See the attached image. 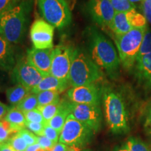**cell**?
<instances>
[{"instance_id": "cell-1", "label": "cell", "mask_w": 151, "mask_h": 151, "mask_svg": "<svg viewBox=\"0 0 151 151\" xmlns=\"http://www.w3.org/2000/svg\"><path fill=\"white\" fill-rule=\"evenodd\" d=\"M88 41L91 59L111 78L116 77L120 62L113 43L95 28H90L88 31Z\"/></svg>"}, {"instance_id": "cell-2", "label": "cell", "mask_w": 151, "mask_h": 151, "mask_svg": "<svg viewBox=\"0 0 151 151\" xmlns=\"http://www.w3.org/2000/svg\"><path fill=\"white\" fill-rule=\"evenodd\" d=\"M101 101L107 125L115 134H125L129 132L125 104L120 94L110 87L101 88Z\"/></svg>"}, {"instance_id": "cell-3", "label": "cell", "mask_w": 151, "mask_h": 151, "mask_svg": "<svg viewBox=\"0 0 151 151\" xmlns=\"http://www.w3.org/2000/svg\"><path fill=\"white\" fill-rule=\"evenodd\" d=\"M29 9V0H22L0 15V35L11 44L22 41Z\"/></svg>"}, {"instance_id": "cell-4", "label": "cell", "mask_w": 151, "mask_h": 151, "mask_svg": "<svg viewBox=\"0 0 151 151\" xmlns=\"http://www.w3.org/2000/svg\"><path fill=\"white\" fill-rule=\"evenodd\" d=\"M104 78L101 69L94 63L89 54L80 48L73 49L69 76L71 87L96 84Z\"/></svg>"}, {"instance_id": "cell-5", "label": "cell", "mask_w": 151, "mask_h": 151, "mask_svg": "<svg viewBox=\"0 0 151 151\" xmlns=\"http://www.w3.org/2000/svg\"><path fill=\"white\" fill-rule=\"evenodd\" d=\"M147 27L132 28L122 35L115 36L120 63L126 69H131L136 63Z\"/></svg>"}, {"instance_id": "cell-6", "label": "cell", "mask_w": 151, "mask_h": 151, "mask_svg": "<svg viewBox=\"0 0 151 151\" xmlns=\"http://www.w3.org/2000/svg\"><path fill=\"white\" fill-rule=\"evenodd\" d=\"M94 132L91 128L69 114L62 128L59 142L69 147L85 148L92 141Z\"/></svg>"}, {"instance_id": "cell-7", "label": "cell", "mask_w": 151, "mask_h": 151, "mask_svg": "<svg viewBox=\"0 0 151 151\" xmlns=\"http://www.w3.org/2000/svg\"><path fill=\"white\" fill-rule=\"evenodd\" d=\"M37 4L43 20L55 28L62 29L71 22V12L65 0H37Z\"/></svg>"}, {"instance_id": "cell-8", "label": "cell", "mask_w": 151, "mask_h": 151, "mask_svg": "<svg viewBox=\"0 0 151 151\" xmlns=\"http://www.w3.org/2000/svg\"><path fill=\"white\" fill-rule=\"evenodd\" d=\"M73 49L66 45H58L54 47L50 75L62 81L69 82Z\"/></svg>"}, {"instance_id": "cell-9", "label": "cell", "mask_w": 151, "mask_h": 151, "mask_svg": "<svg viewBox=\"0 0 151 151\" xmlns=\"http://www.w3.org/2000/svg\"><path fill=\"white\" fill-rule=\"evenodd\" d=\"M69 107L71 114L78 121L86 124L94 132L100 129L102 122V113L99 106L76 104L69 100Z\"/></svg>"}, {"instance_id": "cell-10", "label": "cell", "mask_w": 151, "mask_h": 151, "mask_svg": "<svg viewBox=\"0 0 151 151\" xmlns=\"http://www.w3.org/2000/svg\"><path fill=\"white\" fill-rule=\"evenodd\" d=\"M11 76L17 84L22 85L32 92L39 84L45 76L30 65L25 58V59L22 58L16 62L12 69Z\"/></svg>"}, {"instance_id": "cell-11", "label": "cell", "mask_w": 151, "mask_h": 151, "mask_svg": "<svg viewBox=\"0 0 151 151\" xmlns=\"http://www.w3.org/2000/svg\"><path fill=\"white\" fill-rule=\"evenodd\" d=\"M55 27L43 19H37L32 24L29 31L30 39L34 48L48 49L54 48Z\"/></svg>"}, {"instance_id": "cell-12", "label": "cell", "mask_w": 151, "mask_h": 151, "mask_svg": "<svg viewBox=\"0 0 151 151\" xmlns=\"http://www.w3.org/2000/svg\"><path fill=\"white\" fill-rule=\"evenodd\" d=\"M67 97L73 103L100 106L101 88L100 89L97 84L71 87L67 92Z\"/></svg>"}, {"instance_id": "cell-13", "label": "cell", "mask_w": 151, "mask_h": 151, "mask_svg": "<svg viewBox=\"0 0 151 151\" xmlns=\"http://www.w3.org/2000/svg\"><path fill=\"white\" fill-rule=\"evenodd\" d=\"M87 9L92 20L103 27H109L116 14L110 0H89Z\"/></svg>"}, {"instance_id": "cell-14", "label": "cell", "mask_w": 151, "mask_h": 151, "mask_svg": "<svg viewBox=\"0 0 151 151\" xmlns=\"http://www.w3.org/2000/svg\"><path fill=\"white\" fill-rule=\"evenodd\" d=\"M53 48L37 49L33 48L27 51L26 60L31 65L46 76L50 74Z\"/></svg>"}, {"instance_id": "cell-15", "label": "cell", "mask_w": 151, "mask_h": 151, "mask_svg": "<svg viewBox=\"0 0 151 151\" xmlns=\"http://www.w3.org/2000/svg\"><path fill=\"white\" fill-rule=\"evenodd\" d=\"M136 76L138 81L146 89H151V52L136 60Z\"/></svg>"}, {"instance_id": "cell-16", "label": "cell", "mask_w": 151, "mask_h": 151, "mask_svg": "<svg viewBox=\"0 0 151 151\" xmlns=\"http://www.w3.org/2000/svg\"><path fill=\"white\" fill-rule=\"evenodd\" d=\"M16 63L12 44L0 35V69L6 71H12Z\"/></svg>"}, {"instance_id": "cell-17", "label": "cell", "mask_w": 151, "mask_h": 151, "mask_svg": "<svg viewBox=\"0 0 151 151\" xmlns=\"http://www.w3.org/2000/svg\"><path fill=\"white\" fill-rule=\"evenodd\" d=\"M69 85V82L60 80L50 74L45 76L39 83V84L32 90V92L37 94L42 91L50 90V91H57L61 93L67 89Z\"/></svg>"}, {"instance_id": "cell-18", "label": "cell", "mask_w": 151, "mask_h": 151, "mask_svg": "<svg viewBox=\"0 0 151 151\" xmlns=\"http://www.w3.org/2000/svg\"><path fill=\"white\" fill-rule=\"evenodd\" d=\"M109 28L115 36L122 35L131 30L132 27L129 23L127 12H116Z\"/></svg>"}, {"instance_id": "cell-19", "label": "cell", "mask_w": 151, "mask_h": 151, "mask_svg": "<svg viewBox=\"0 0 151 151\" xmlns=\"http://www.w3.org/2000/svg\"><path fill=\"white\" fill-rule=\"evenodd\" d=\"M70 109L69 107V100H60V109L55 116L51 120H49L47 124L49 126L61 132L66 120L70 114Z\"/></svg>"}, {"instance_id": "cell-20", "label": "cell", "mask_w": 151, "mask_h": 151, "mask_svg": "<svg viewBox=\"0 0 151 151\" xmlns=\"http://www.w3.org/2000/svg\"><path fill=\"white\" fill-rule=\"evenodd\" d=\"M4 119L11 124L13 134L18 133L24 128H26V119L24 118V113L16 107H11Z\"/></svg>"}, {"instance_id": "cell-21", "label": "cell", "mask_w": 151, "mask_h": 151, "mask_svg": "<svg viewBox=\"0 0 151 151\" xmlns=\"http://www.w3.org/2000/svg\"><path fill=\"white\" fill-rule=\"evenodd\" d=\"M29 90L27 89L20 84H16V86L8 88L6 91V96L9 103L12 107H16L24 97L31 93Z\"/></svg>"}, {"instance_id": "cell-22", "label": "cell", "mask_w": 151, "mask_h": 151, "mask_svg": "<svg viewBox=\"0 0 151 151\" xmlns=\"http://www.w3.org/2000/svg\"><path fill=\"white\" fill-rule=\"evenodd\" d=\"M39 106H46L60 101V92L57 91H42L37 94Z\"/></svg>"}, {"instance_id": "cell-23", "label": "cell", "mask_w": 151, "mask_h": 151, "mask_svg": "<svg viewBox=\"0 0 151 151\" xmlns=\"http://www.w3.org/2000/svg\"><path fill=\"white\" fill-rule=\"evenodd\" d=\"M38 106H39V103H38L37 94L31 92L27 97H24L16 107L22 112L24 113L37 109Z\"/></svg>"}, {"instance_id": "cell-24", "label": "cell", "mask_w": 151, "mask_h": 151, "mask_svg": "<svg viewBox=\"0 0 151 151\" xmlns=\"http://www.w3.org/2000/svg\"><path fill=\"white\" fill-rule=\"evenodd\" d=\"M123 146L128 151H150L148 145L137 137H129Z\"/></svg>"}, {"instance_id": "cell-25", "label": "cell", "mask_w": 151, "mask_h": 151, "mask_svg": "<svg viewBox=\"0 0 151 151\" xmlns=\"http://www.w3.org/2000/svg\"><path fill=\"white\" fill-rule=\"evenodd\" d=\"M60 101L58 102L52 103L50 104H48L46 106H38V109L40 111L41 115H42L43 119L47 123L49 120H50L55 114L58 113L60 109Z\"/></svg>"}, {"instance_id": "cell-26", "label": "cell", "mask_w": 151, "mask_h": 151, "mask_svg": "<svg viewBox=\"0 0 151 151\" xmlns=\"http://www.w3.org/2000/svg\"><path fill=\"white\" fill-rule=\"evenodd\" d=\"M127 15L132 28H142L147 26V20L145 16L138 13L136 9L128 11Z\"/></svg>"}, {"instance_id": "cell-27", "label": "cell", "mask_w": 151, "mask_h": 151, "mask_svg": "<svg viewBox=\"0 0 151 151\" xmlns=\"http://www.w3.org/2000/svg\"><path fill=\"white\" fill-rule=\"evenodd\" d=\"M7 142L16 151H24L28 147L27 143L21 136L18 134V133L14 134L11 136Z\"/></svg>"}, {"instance_id": "cell-28", "label": "cell", "mask_w": 151, "mask_h": 151, "mask_svg": "<svg viewBox=\"0 0 151 151\" xmlns=\"http://www.w3.org/2000/svg\"><path fill=\"white\" fill-rule=\"evenodd\" d=\"M110 1L116 12H128L135 9L134 4L128 0H110Z\"/></svg>"}, {"instance_id": "cell-29", "label": "cell", "mask_w": 151, "mask_h": 151, "mask_svg": "<svg viewBox=\"0 0 151 151\" xmlns=\"http://www.w3.org/2000/svg\"><path fill=\"white\" fill-rule=\"evenodd\" d=\"M151 52V30L147 28L137 58Z\"/></svg>"}, {"instance_id": "cell-30", "label": "cell", "mask_w": 151, "mask_h": 151, "mask_svg": "<svg viewBox=\"0 0 151 151\" xmlns=\"http://www.w3.org/2000/svg\"><path fill=\"white\" fill-rule=\"evenodd\" d=\"M24 118L27 122H38V123L46 124V122L43 119L42 115L38 109H34V110L27 111L24 113Z\"/></svg>"}, {"instance_id": "cell-31", "label": "cell", "mask_w": 151, "mask_h": 151, "mask_svg": "<svg viewBox=\"0 0 151 151\" xmlns=\"http://www.w3.org/2000/svg\"><path fill=\"white\" fill-rule=\"evenodd\" d=\"M18 133L19 135L23 138L24 140L27 143L28 146L37 143V136L29 131V129H27V128H24L20 132H18Z\"/></svg>"}, {"instance_id": "cell-32", "label": "cell", "mask_w": 151, "mask_h": 151, "mask_svg": "<svg viewBox=\"0 0 151 151\" xmlns=\"http://www.w3.org/2000/svg\"><path fill=\"white\" fill-rule=\"evenodd\" d=\"M60 135V132L57 131L56 129H53V128L49 126L48 124H46L44 127V130H43V135L46 137L48 139L52 141V142L55 143H57L59 142V138Z\"/></svg>"}, {"instance_id": "cell-33", "label": "cell", "mask_w": 151, "mask_h": 151, "mask_svg": "<svg viewBox=\"0 0 151 151\" xmlns=\"http://www.w3.org/2000/svg\"><path fill=\"white\" fill-rule=\"evenodd\" d=\"M46 124L26 121L25 127L27 128V129H29V131H31L32 133L35 134V135L43 136V130H44V127Z\"/></svg>"}, {"instance_id": "cell-34", "label": "cell", "mask_w": 151, "mask_h": 151, "mask_svg": "<svg viewBox=\"0 0 151 151\" xmlns=\"http://www.w3.org/2000/svg\"><path fill=\"white\" fill-rule=\"evenodd\" d=\"M37 143L45 151H49L56 144L45 136H37Z\"/></svg>"}, {"instance_id": "cell-35", "label": "cell", "mask_w": 151, "mask_h": 151, "mask_svg": "<svg viewBox=\"0 0 151 151\" xmlns=\"http://www.w3.org/2000/svg\"><path fill=\"white\" fill-rule=\"evenodd\" d=\"M141 9L146 20L151 25V0H143Z\"/></svg>"}, {"instance_id": "cell-36", "label": "cell", "mask_w": 151, "mask_h": 151, "mask_svg": "<svg viewBox=\"0 0 151 151\" xmlns=\"http://www.w3.org/2000/svg\"><path fill=\"white\" fill-rule=\"evenodd\" d=\"M22 1V0H0V15Z\"/></svg>"}, {"instance_id": "cell-37", "label": "cell", "mask_w": 151, "mask_h": 151, "mask_svg": "<svg viewBox=\"0 0 151 151\" xmlns=\"http://www.w3.org/2000/svg\"><path fill=\"white\" fill-rule=\"evenodd\" d=\"M11 134H12L11 132L4 126L2 122L0 120V143H2L8 141Z\"/></svg>"}, {"instance_id": "cell-38", "label": "cell", "mask_w": 151, "mask_h": 151, "mask_svg": "<svg viewBox=\"0 0 151 151\" xmlns=\"http://www.w3.org/2000/svg\"><path fill=\"white\" fill-rule=\"evenodd\" d=\"M11 107H9L5 104L0 101V120H3L5 118L6 115L7 114Z\"/></svg>"}, {"instance_id": "cell-39", "label": "cell", "mask_w": 151, "mask_h": 151, "mask_svg": "<svg viewBox=\"0 0 151 151\" xmlns=\"http://www.w3.org/2000/svg\"><path fill=\"white\" fill-rule=\"evenodd\" d=\"M69 146L60 142L57 143L49 151H67Z\"/></svg>"}, {"instance_id": "cell-40", "label": "cell", "mask_w": 151, "mask_h": 151, "mask_svg": "<svg viewBox=\"0 0 151 151\" xmlns=\"http://www.w3.org/2000/svg\"><path fill=\"white\" fill-rule=\"evenodd\" d=\"M0 151H16L11 146L9 143L6 141L2 143H0Z\"/></svg>"}, {"instance_id": "cell-41", "label": "cell", "mask_w": 151, "mask_h": 151, "mask_svg": "<svg viewBox=\"0 0 151 151\" xmlns=\"http://www.w3.org/2000/svg\"><path fill=\"white\" fill-rule=\"evenodd\" d=\"M146 127L147 128V129H148V131L150 132L151 134V109L149 111L148 116H147Z\"/></svg>"}, {"instance_id": "cell-42", "label": "cell", "mask_w": 151, "mask_h": 151, "mask_svg": "<svg viewBox=\"0 0 151 151\" xmlns=\"http://www.w3.org/2000/svg\"><path fill=\"white\" fill-rule=\"evenodd\" d=\"M40 149V146L38 143L29 146L24 151H38Z\"/></svg>"}, {"instance_id": "cell-43", "label": "cell", "mask_w": 151, "mask_h": 151, "mask_svg": "<svg viewBox=\"0 0 151 151\" xmlns=\"http://www.w3.org/2000/svg\"><path fill=\"white\" fill-rule=\"evenodd\" d=\"M67 151H90V150L89 149H87L85 148H79V147L71 146L69 147Z\"/></svg>"}, {"instance_id": "cell-44", "label": "cell", "mask_w": 151, "mask_h": 151, "mask_svg": "<svg viewBox=\"0 0 151 151\" xmlns=\"http://www.w3.org/2000/svg\"><path fill=\"white\" fill-rule=\"evenodd\" d=\"M128 1H129V2H131L132 4H134V3H137V2H139V1H143V0H128Z\"/></svg>"}, {"instance_id": "cell-45", "label": "cell", "mask_w": 151, "mask_h": 151, "mask_svg": "<svg viewBox=\"0 0 151 151\" xmlns=\"http://www.w3.org/2000/svg\"><path fill=\"white\" fill-rule=\"evenodd\" d=\"M114 151H118V150H117V149H116V150H115Z\"/></svg>"}, {"instance_id": "cell-46", "label": "cell", "mask_w": 151, "mask_h": 151, "mask_svg": "<svg viewBox=\"0 0 151 151\" xmlns=\"http://www.w3.org/2000/svg\"><path fill=\"white\" fill-rule=\"evenodd\" d=\"M65 1H68V0H65Z\"/></svg>"}, {"instance_id": "cell-47", "label": "cell", "mask_w": 151, "mask_h": 151, "mask_svg": "<svg viewBox=\"0 0 151 151\" xmlns=\"http://www.w3.org/2000/svg\"><path fill=\"white\" fill-rule=\"evenodd\" d=\"M150 151H151V148H150Z\"/></svg>"}]
</instances>
